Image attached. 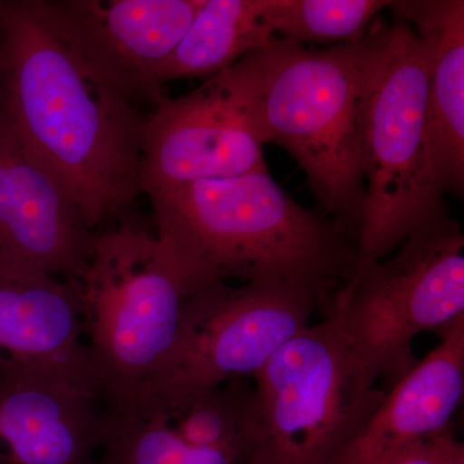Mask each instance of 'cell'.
<instances>
[{"instance_id":"obj_1","label":"cell","mask_w":464,"mask_h":464,"mask_svg":"<svg viewBox=\"0 0 464 464\" xmlns=\"http://www.w3.org/2000/svg\"><path fill=\"white\" fill-rule=\"evenodd\" d=\"M0 115L41 159L90 230L143 194L149 114L79 48L53 0H0Z\"/></svg>"},{"instance_id":"obj_2","label":"cell","mask_w":464,"mask_h":464,"mask_svg":"<svg viewBox=\"0 0 464 464\" xmlns=\"http://www.w3.org/2000/svg\"><path fill=\"white\" fill-rule=\"evenodd\" d=\"M390 34L378 21L362 41L319 50L277 38L226 69L259 141L292 155L355 246L365 197L362 116Z\"/></svg>"},{"instance_id":"obj_3","label":"cell","mask_w":464,"mask_h":464,"mask_svg":"<svg viewBox=\"0 0 464 464\" xmlns=\"http://www.w3.org/2000/svg\"><path fill=\"white\" fill-rule=\"evenodd\" d=\"M155 234L201 285L285 283L324 313L355 273L356 246L333 219L289 197L268 170L188 183L149 197Z\"/></svg>"},{"instance_id":"obj_4","label":"cell","mask_w":464,"mask_h":464,"mask_svg":"<svg viewBox=\"0 0 464 464\" xmlns=\"http://www.w3.org/2000/svg\"><path fill=\"white\" fill-rule=\"evenodd\" d=\"M74 284L103 405H130L166 364L201 284L166 241L127 221L94 232Z\"/></svg>"},{"instance_id":"obj_5","label":"cell","mask_w":464,"mask_h":464,"mask_svg":"<svg viewBox=\"0 0 464 464\" xmlns=\"http://www.w3.org/2000/svg\"><path fill=\"white\" fill-rule=\"evenodd\" d=\"M429 66L413 29L393 17L362 116L365 197L355 271L409 237L450 224L427 127Z\"/></svg>"},{"instance_id":"obj_6","label":"cell","mask_w":464,"mask_h":464,"mask_svg":"<svg viewBox=\"0 0 464 464\" xmlns=\"http://www.w3.org/2000/svg\"><path fill=\"white\" fill-rule=\"evenodd\" d=\"M253 380L257 433L248 464H325L387 392L332 313L299 332Z\"/></svg>"},{"instance_id":"obj_7","label":"cell","mask_w":464,"mask_h":464,"mask_svg":"<svg viewBox=\"0 0 464 464\" xmlns=\"http://www.w3.org/2000/svg\"><path fill=\"white\" fill-rule=\"evenodd\" d=\"M360 362L392 387L418 364L413 341L464 315V235L456 221L409 237L389 259L359 268L331 311Z\"/></svg>"},{"instance_id":"obj_8","label":"cell","mask_w":464,"mask_h":464,"mask_svg":"<svg viewBox=\"0 0 464 464\" xmlns=\"http://www.w3.org/2000/svg\"><path fill=\"white\" fill-rule=\"evenodd\" d=\"M317 310L315 293L290 284H207L186 301L172 353L139 396L255 378Z\"/></svg>"},{"instance_id":"obj_9","label":"cell","mask_w":464,"mask_h":464,"mask_svg":"<svg viewBox=\"0 0 464 464\" xmlns=\"http://www.w3.org/2000/svg\"><path fill=\"white\" fill-rule=\"evenodd\" d=\"M259 170H267L264 143L226 69L191 93L164 97L149 112L142 158V188L148 197Z\"/></svg>"},{"instance_id":"obj_10","label":"cell","mask_w":464,"mask_h":464,"mask_svg":"<svg viewBox=\"0 0 464 464\" xmlns=\"http://www.w3.org/2000/svg\"><path fill=\"white\" fill-rule=\"evenodd\" d=\"M93 237L60 179L0 115V265L76 282Z\"/></svg>"},{"instance_id":"obj_11","label":"cell","mask_w":464,"mask_h":464,"mask_svg":"<svg viewBox=\"0 0 464 464\" xmlns=\"http://www.w3.org/2000/svg\"><path fill=\"white\" fill-rule=\"evenodd\" d=\"M70 35L136 103L164 99L158 72L190 29L203 0H53Z\"/></svg>"},{"instance_id":"obj_12","label":"cell","mask_w":464,"mask_h":464,"mask_svg":"<svg viewBox=\"0 0 464 464\" xmlns=\"http://www.w3.org/2000/svg\"><path fill=\"white\" fill-rule=\"evenodd\" d=\"M24 375L61 378L102 398L74 282L0 265V378Z\"/></svg>"},{"instance_id":"obj_13","label":"cell","mask_w":464,"mask_h":464,"mask_svg":"<svg viewBox=\"0 0 464 464\" xmlns=\"http://www.w3.org/2000/svg\"><path fill=\"white\" fill-rule=\"evenodd\" d=\"M387 391L368 422L325 464H387L406 449L451 430L464 395V315Z\"/></svg>"},{"instance_id":"obj_14","label":"cell","mask_w":464,"mask_h":464,"mask_svg":"<svg viewBox=\"0 0 464 464\" xmlns=\"http://www.w3.org/2000/svg\"><path fill=\"white\" fill-rule=\"evenodd\" d=\"M99 393L50 375L0 378V464H96Z\"/></svg>"},{"instance_id":"obj_15","label":"cell","mask_w":464,"mask_h":464,"mask_svg":"<svg viewBox=\"0 0 464 464\" xmlns=\"http://www.w3.org/2000/svg\"><path fill=\"white\" fill-rule=\"evenodd\" d=\"M422 43L429 66L427 127L433 168L442 192L464 191V2H391Z\"/></svg>"},{"instance_id":"obj_16","label":"cell","mask_w":464,"mask_h":464,"mask_svg":"<svg viewBox=\"0 0 464 464\" xmlns=\"http://www.w3.org/2000/svg\"><path fill=\"white\" fill-rule=\"evenodd\" d=\"M132 404L154 411L192 447L237 454L248 464L257 433V400L248 378L198 389L152 391Z\"/></svg>"},{"instance_id":"obj_17","label":"cell","mask_w":464,"mask_h":464,"mask_svg":"<svg viewBox=\"0 0 464 464\" xmlns=\"http://www.w3.org/2000/svg\"><path fill=\"white\" fill-rule=\"evenodd\" d=\"M265 18V0H203L172 56L158 72V87L218 74L276 41Z\"/></svg>"},{"instance_id":"obj_18","label":"cell","mask_w":464,"mask_h":464,"mask_svg":"<svg viewBox=\"0 0 464 464\" xmlns=\"http://www.w3.org/2000/svg\"><path fill=\"white\" fill-rule=\"evenodd\" d=\"M96 464H246V459L192 447L154 411L132 404L105 406Z\"/></svg>"},{"instance_id":"obj_19","label":"cell","mask_w":464,"mask_h":464,"mask_svg":"<svg viewBox=\"0 0 464 464\" xmlns=\"http://www.w3.org/2000/svg\"><path fill=\"white\" fill-rule=\"evenodd\" d=\"M389 0H265V18L276 38L306 43L351 44L365 38L369 25Z\"/></svg>"},{"instance_id":"obj_20","label":"cell","mask_w":464,"mask_h":464,"mask_svg":"<svg viewBox=\"0 0 464 464\" xmlns=\"http://www.w3.org/2000/svg\"><path fill=\"white\" fill-rule=\"evenodd\" d=\"M387 464H464V444L449 430L406 449Z\"/></svg>"},{"instance_id":"obj_21","label":"cell","mask_w":464,"mask_h":464,"mask_svg":"<svg viewBox=\"0 0 464 464\" xmlns=\"http://www.w3.org/2000/svg\"><path fill=\"white\" fill-rule=\"evenodd\" d=\"M0 43H2V18H0Z\"/></svg>"}]
</instances>
